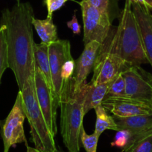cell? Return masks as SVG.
Masks as SVG:
<instances>
[{
    "label": "cell",
    "instance_id": "cell-14",
    "mask_svg": "<svg viewBox=\"0 0 152 152\" xmlns=\"http://www.w3.org/2000/svg\"><path fill=\"white\" fill-rule=\"evenodd\" d=\"M119 130L130 132H144L152 129V114H140L128 117H118L113 116Z\"/></svg>",
    "mask_w": 152,
    "mask_h": 152
},
{
    "label": "cell",
    "instance_id": "cell-7",
    "mask_svg": "<svg viewBox=\"0 0 152 152\" xmlns=\"http://www.w3.org/2000/svg\"><path fill=\"white\" fill-rule=\"evenodd\" d=\"M49 57L51 77L53 86V99L55 109L59 107L61 96L64 88L61 77V68L66 60L72 59L71 45L69 40L59 39L49 45Z\"/></svg>",
    "mask_w": 152,
    "mask_h": 152
},
{
    "label": "cell",
    "instance_id": "cell-24",
    "mask_svg": "<svg viewBox=\"0 0 152 152\" xmlns=\"http://www.w3.org/2000/svg\"><path fill=\"white\" fill-rule=\"evenodd\" d=\"M99 137L100 136L95 132L92 134H87L83 126L82 127L80 136V144H82L86 152H96Z\"/></svg>",
    "mask_w": 152,
    "mask_h": 152
},
{
    "label": "cell",
    "instance_id": "cell-1",
    "mask_svg": "<svg viewBox=\"0 0 152 152\" xmlns=\"http://www.w3.org/2000/svg\"><path fill=\"white\" fill-rule=\"evenodd\" d=\"M34 10L29 2L16 3L12 8L1 11L0 25L4 26L9 68L14 74L19 91L34 76Z\"/></svg>",
    "mask_w": 152,
    "mask_h": 152
},
{
    "label": "cell",
    "instance_id": "cell-2",
    "mask_svg": "<svg viewBox=\"0 0 152 152\" xmlns=\"http://www.w3.org/2000/svg\"><path fill=\"white\" fill-rule=\"evenodd\" d=\"M119 22L118 26L112 27L110 34L101 45L98 51L113 53L131 65L141 66L148 63L131 0H125Z\"/></svg>",
    "mask_w": 152,
    "mask_h": 152
},
{
    "label": "cell",
    "instance_id": "cell-20",
    "mask_svg": "<svg viewBox=\"0 0 152 152\" xmlns=\"http://www.w3.org/2000/svg\"><path fill=\"white\" fill-rule=\"evenodd\" d=\"M122 73L110 82L104 99L110 97L125 96V80Z\"/></svg>",
    "mask_w": 152,
    "mask_h": 152
},
{
    "label": "cell",
    "instance_id": "cell-18",
    "mask_svg": "<svg viewBox=\"0 0 152 152\" xmlns=\"http://www.w3.org/2000/svg\"><path fill=\"white\" fill-rule=\"evenodd\" d=\"M94 110L96 114V122L94 132L96 134L101 136V134L105 130H113L117 132L118 128L114 118L107 114V111L102 105L96 107Z\"/></svg>",
    "mask_w": 152,
    "mask_h": 152
},
{
    "label": "cell",
    "instance_id": "cell-32",
    "mask_svg": "<svg viewBox=\"0 0 152 152\" xmlns=\"http://www.w3.org/2000/svg\"><path fill=\"white\" fill-rule=\"evenodd\" d=\"M151 107H152V105H151Z\"/></svg>",
    "mask_w": 152,
    "mask_h": 152
},
{
    "label": "cell",
    "instance_id": "cell-29",
    "mask_svg": "<svg viewBox=\"0 0 152 152\" xmlns=\"http://www.w3.org/2000/svg\"><path fill=\"white\" fill-rule=\"evenodd\" d=\"M27 147V151L26 152H40V151L37 149L36 148H32V147H30L28 145H26Z\"/></svg>",
    "mask_w": 152,
    "mask_h": 152
},
{
    "label": "cell",
    "instance_id": "cell-21",
    "mask_svg": "<svg viewBox=\"0 0 152 152\" xmlns=\"http://www.w3.org/2000/svg\"><path fill=\"white\" fill-rule=\"evenodd\" d=\"M7 68H9V65L4 26L0 25V81L3 74Z\"/></svg>",
    "mask_w": 152,
    "mask_h": 152
},
{
    "label": "cell",
    "instance_id": "cell-5",
    "mask_svg": "<svg viewBox=\"0 0 152 152\" xmlns=\"http://www.w3.org/2000/svg\"><path fill=\"white\" fill-rule=\"evenodd\" d=\"M83 23V44L97 41L102 45L112 30V22L107 15L85 0L80 1Z\"/></svg>",
    "mask_w": 152,
    "mask_h": 152
},
{
    "label": "cell",
    "instance_id": "cell-8",
    "mask_svg": "<svg viewBox=\"0 0 152 152\" xmlns=\"http://www.w3.org/2000/svg\"><path fill=\"white\" fill-rule=\"evenodd\" d=\"M125 96L152 105V75L141 66L131 65L122 73Z\"/></svg>",
    "mask_w": 152,
    "mask_h": 152
},
{
    "label": "cell",
    "instance_id": "cell-30",
    "mask_svg": "<svg viewBox=\"0 0 152 152\" xmlns=\"http://www.w3.org/2000/svg\"><path fill=\"white\" fill-rule=\"evenodd\" d=\"M54 152H63V151H60V150H58V148H57V150L56 151H55ZM68 152H69V151H68Z\"/></svg>",
    "mask_w": 152,
    "mask_h": 152
},
{
    "label": "cell",
    "instance_id": "cell-10",
    "mask_svg": "<svg viewBox=\"0 0 152 152\" xmlns=\"http://www.w3.org/2000/svg\"><path fill=\"white\" fill-rule=\"evenodd\" d=\"M34 86L39 106L49 130L55 137L58 132V126L57 110L54 105L53 94L43 73L37 67H35L34 71Z\"/></svg>",
    "mask_w": 152,
    "mask_h": 152
},
{
    "label": "cell",
    "instance_id": "cell-22",
    "mask_svg": "<svg viewBox=\"0 0 152 152\" xmlns=\"http://www.w3.org/2000/svg\"><path fill=\"white\" fill-rule=\"evenodd\" d=\"M122 152H152V132L142 137Z\"/></svg>",
    "mask_w": 152,
    "mask_h": 152
},
{
    "label": "cell",
    "instance_id": "cell-15",
    "mask_svg": "<svg viewBox=\"0 0 152 152\" xmlns=\"http://www.w3.org/2000/svg\"><path fill=\"white\" fill-rule=\"evenodd\" d=\"M110 83L95 84L90 81L86 83V94H85L84 104H83V113L86 115L92 109H95L102 103L108 90Z\"/></svg>",
    "mask_w": 152,
    "mask_h": 152
},
{
    "label": "cell",
    "instance_id": "cell-31",
    "mask_svg": "<svg viewBox=\"0 0 152 152\" xmlns=\"http://www.w3.org/2000/svg\"><path fill=\"white\" fill-rule=\"evenodd\" d=\"M16 1H17V3H19L20 2V0H16Z\"/></svg>",
    "mask_w": 152,
    "mask_h": 152
},
{
    "label": "cell",
    "instance_id": "cell-19",
    "mask_svg": "<svg viewBox=\"0 0 152 152\" xmlns=\"http://www.w3.org/2000/svg\"><path fill=\"white\" fill-rule=\"evenodd\" d=\"M88 3L96 7L108 16L113 23L116 19H119L122 10L119 5V0H85Z\"/></svg>",
    "mask_w": 152,
    "mask_h": 152
},
{
    "label": "cell",
    "instance_id": "cell-13",
    "mask_svg": "<svg viewBox=\"0 0 152 152\" xmlns=\"http://www.w3.org/2000/svg\"><path fill=\"white\" fill-rule=\"evenodd\" d=\"M132 10L138 25L143 48L152 67V14L151 10L137 2H132Z\"/></svg>",
    "mask_w": 152,
    "mask_h": 152
},
{
    "label": "cell",
    "instance_id": "cell-6",
    "mask_svg": "<svg viewBox=\"0 0 152 152\" xmlns=\"http://www.w3.org/2000/svg\"><path fill=\"white\" fill-rule=\"evenodd\" d=\"M25 118L22 108V94L19 91L13 108L1 124V136L4 144V152H8L10 147L16 144L24 142L25 145H28L24 131Z\"/></svg>",
    "mask_w": 152,
    "mask_h": 152
},
{
    "label": "cell",
    "instance_id": "cell-9",
    "mask_svg": "<svg viewBox=\"0 0 152 152\" xmlns=\"http://www.w3.org/2000/svg\"><path fill=\"white\" fill-rule=\"evenodd\" d=\"M130 66V64L113 53L98 51L91 82L95 84L110 83Z\"/></svg>",
    "mask_w": 152,
    "mask_h": 152
},
{
    "label": "cell",
    "instance_id": "cell-23",
    "mask_svg": "<svg viewBox=\"0 0 152 152\" xmlns=\"http://www.w3.org/2000/svg\"><path fill=\"white\" fill-rule=\"evenodd\" d=\"M134 139V132L128 130H119L116 132L114 140L110 143L112 147H117L122 150L128 148Z\"/></svg>",
    "mask_w": 152,
    "mask_h": 152
},
{
    "label": "cell",
    "instance_id": "cell-16",
    "mask_svg": "<svg viewBox=\"0 0 152 152\" xmlns=\"http://www.w3.org/2000/svg\"><path fill=\"white\" fill-rule=\"evenodd\" d=\"M34 57H35L36 67H37L43 73L49 87L52 89V91H53L50 65H49V45L43 42H40V44L34 43Z\"/></svg>",
    "mask_w": 152,
    "mask_h": 152
},
{
    "label": "cell",
    "instance_id": "cell-27",
    "mask_svg": "<svg viewBox=\"0 0 152 152\" xmlns=\"http://www.w3.org/2000/svg\"><path fill=\"white\" fill-rule=\"evenodd\" d=\"M66 25L67 27L72 31V33L74 34H79L80 33V28H81V27H80V24H79L78 21H77L75 13L73 15L72 20L67 22Z\"/></svg>",
    "mask_w": 152,
    "mask_h": 152
},
{
    "label": "cell",
    "instance_id": "cell-11",
    "mask_svg": "<svg viewBox=\"0 0 152 152\" xmlns=\"http://www.w3.org/2000/svg\"><path fill=\"white\" fill-rule=\"evenodd\" d=\"M101 105L107 111L118 117L152 114L150 104L127 96L107 98L102 101Z\"/></svg>",
    "mask_w": 152,
    "mask_h": 152
},
{
    "label": "cell",
    "instance_id": "cell-3",
    "mask_svg": "<svg viewBox=\"0 0 152 152\" xmlns=\"http://www.w3.org/2000/svg\"><path fill=\"white\" fill-rule=\"evenodd\" d=\"M86 83L75 89L72 77L64 85L60 100V128L64 145L69 152H80V132L84 117L83 104Z\"/></svg>",
    "mask_w": 152,
    "mask_h": 152
},
{
    "label": "cell",
    "instance_id": "cell-25",
    "mask_svg": "<svg viewBox=\"0 0 152 152\" xmlns=\"http://www.w3.org/2000/svg\"><path fill=\"white\" fill-rule=\"evenodd\" d=\"M75 71V60L74 59H69L66 61L61 68V77L63 81L64 85L72 77Z\"/></svg>",
    "mask_w": 152,
    "mask_h": 152
},
{
    "label": "cell",
    "instance_id": "cell-12",
    "mask_svg": "<svg viewBox=\"0 0 152 152\" xmlns=\"http://www.w3.org/2000/svg\"><path fill=\"white\" fill-rule=\"evenodd\" d=\"M100 46L101 44L97 41H92L84 45V48L81 54L77 60L75 61V71L72 80L75 89L80 88L93 69Z\"/></svg>",
    "mask_w": 152,
    "mask_h": 152
},
{
    "label": "cell",
    "instance_id": "cell-28",
    "mask_svg": "<svg viewBox=\"0 0 152 152\" xmlns=\"http://www.w3.org/2000/svg\"><path fill=\"white\" fill-rule=\"evenodd\" d=\"M132 2H137L143 7L152 10V0H131Z\"/></svg>",
    "mask_w": 152,
    "mask_h": 152
},
{
    "label": "cell",
    "instance_id": "cell-26",
    "mask_svg": "<svg viewBox=\"0 0 152 152\" xmlns=\"http://www.w3.org/2000/svg\"><path fill=\"white\" fill-rule=\"evenodd\" d=\"M69 0H44L43 2L47 7V19H52L53 13L57 10H60L65 4L66 1Z\"/></svg>",
    "mask_w": 152,
    "mask_h": 152
},
{
    "label": "cell",
    "instance_id": "cell-4",
    "mask_svg": "<svg viewBox=\"0 0 152 152\" xmlns=\"http://www.w3.org/2000/svg\"><path fill=\"white\" fill-rule=\"evenodd\" d=\"M22 108L31 127L30 133L34 146L40 152L57 150L55 137L49 130L37 99L34 76L27 80L22 91Z\"/></svg>",
    "mask_w": 152,
    "mask_h": 152
},
{
    "label": "cell",
    "instance_id": "cell-17",
    "mask_svg": "<svg viewBox=\"0 0 152 152\" xmlns=\"http://www.w3.org/2000/svg\"><path fill=\"white\" fill-rule=\"evenodd\" d=\"M32 25L40 37L41 42L49 45L58 39L57 27L53 22L52 19H37L34 17Z\"/></svg>",
    "mask_w": 152,
    "mask_h": 152
}]
</instances>
